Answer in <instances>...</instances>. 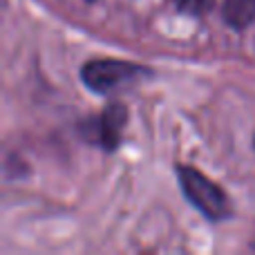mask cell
<instances>
[{
    "label": "cell",
    "mask_w": 255,
    "mask_h": 255,
    "mask_svg": "<svg viewBox=\"0 0 255 255\" xmlns=\"http://www.w3.org/2000/svg\"><path fill=\"white\" fill-rule=\"evenodd\" d=\"M177 177H179L186 199L204 217H208L211 222H222L231 215V204L226 193L206 175H202L190 166H177Z\"/></svg>",
    "instance_id": "cell-1"
},
{
    "label": "cell",
    "mask_w": 255,
    "mask_h": 255,
    "mask_svg": "<svg viewBox=\"0 0 255 255\" xmlns=\"http://www.w3.org/2000/svg\"><path fill=\"white\" fill-rule=\"evenodd\" d=\"M148 70L134 63L115 61V58H101V61H90L81 70V79L92 92L110 94L115 90H121L124 85H130L139 81Z\"/></svg>",
    "instance_id": "cell-2"
},
{
    "label": "cell",
    "mask_w": 255,
    "mask_h": 255,
    "mask_svg": "<svg viewBox=\"0 0 255 255\" xmlns=\"http://www.w3.org/2000/svg\"><path fill=\"white\" fill-rule=\"evenodd\" d=\"M126 121H128L126 108L121 103H110L99 117L81 124V134H83L85 141L112 152L121 143V130H124Z\"/></svg>",
    "instance_id": "cell-3"
},
{
    "label": "cell",
    "mask_w": 255,
    "mask_h": 255,
    "mask_svg": "<svg viewBox=\"0 0 255 255\" xmlns=\"http://www.w3.org/2000/svg\"><path fill=\"white\" fill-rule=\"evenodd\" d=\"M222 16L233 29H244L255 22V0H224Z\"/></svg>",
    "instance_id": "cell-4"
},
{
    "label": "cell",
    "mask_w": 255,
    "mask_h": 255,
    "mask_svg": "<svg viewBox=\"0 0 255 255\" xmlns=\"http://www.w3.org/2000/svg\"><path fill=\"white\" fill-rule=\"evenodd\" d=\"M175 4L179 11L197 16V13H204L213 7V0H175Z\"/></svg>",
    "instance_id": "cell-5"
},
{
    "label": "cell",
    "mask_w": 255,
    "mask_h": 255,
    "mask_svg": "<svg viewBox=\"0 0 255 255\" xmlns=\"http://www.w3.org/2000/svg\"><path fill=\"white\" fill-rule=\"evenodd\" d=\"M253 145H255V139H253Z\"/></svg>",
    "instance_id": "cell-6"
},
{
    "label": "cell",
    "mask_w": 255,
    "mask_h": 255,
    "mask_svg": "<svg viewBox=\"0 0 255 255\" xmlns=\"http://www.w3.org/2000/svg\"><path fill=\"white\" fill-rule=\"evenodd\" d=\"M90 2H94V0H90Z\"/></svg>",
    "instance_id": "cell-7"
}]
</instances>
